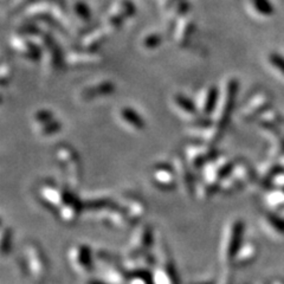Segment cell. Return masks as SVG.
<instances>
[{
	"label": "cell",
	"mask_w": 284,
	"mask_h": 284,
	"mask_svg": "<svg viewBox=\"0 0 284 284\" xmlns=\"http://www.w3.org/2000/svg\"><path fill=\"white\" fill-rule=\"evenodd\" d=\"M153 252L155 255V265L151 270L153 284H179L172 257L161 238H156Z\"/></svg>",
	"instance_id": "cell-1"
},
{
	"label": "cell",
	"mask_w": 284,
	"mask_h": 284,
	"mask_svg": "<svg viewBox=\"0 0 284 284\" xmlns=\"http://www.w3.org/2000/svg\"><path fill=\"white\" fill-rule=\"evenodd\" d=\"M244 231V224L241 219H235L227 224L224 229L222 239L219 243V261L223 265L233 264L235 257L242 246V237Z\"/></svg>",
	"instance_id": "cell-2"
},
{
	"label": "cell",
	"mask_w": 284,
	"mask_h": 284,
	"mask_svg": "<svg viewBox=\"0 0 284 284\" xmlns=\"http://www.w3.org/2000/svg\"><path fill=\"white\" fill-rule=\"evenodd\" d=\"M20 262L27 276L37 282L43 281L49 273L46 256L40 246L33 242H28L24 245Z\"/></svg>",
	"instance_id": "cell-3"
},
{
	"label": "cell",
	"mask_w": 284,
	"mask_h": 284,
	"mask_svg": "<svg viewBox=\"0 0 284 284\" xmlns=\"http://www.w3.org/2000/svg\"><path fill=\"white\" fill-rule=\"evenodd\" d=\"M155 241L153 227L148 224H142L129 237V241L123 251V258H134L151 251Z\"/></svg>",
	"instance_id": "cell-4"
},
{
	"label": "cell",
	"mask_w": 284,
	"mask_h": 284,
	"mask_svg": "<svg viewBox=\"0 0 284 284\" xmlns=\"http://www.w3.org/2000/svg\"><path fill=\"white\" fill-rule=\"evenodd\" d=\"M68 262L76 274L87 276L95 268V254L88 245L75 244L69 249Z\"/></svg>",
	"instance_id": "cell-5"
},
{
	"label": "cell",
	"mask_w": 284,
	"mask_h": 284,
	"mask_svg": "<svg viewBox=\"0 0 284 284\" xmlns=\"http://www.w3.org/2000/svg\"><path fill=\"white\" fill-rule=\"evenodd\" d=\"M62 168L66 172V178L70 179L72 185H77L81 180V167L78 156L71 148L62 147L57 153Z\"/></svg>",
	"instance_id": "cell-6"
},
{
	"label": "cell",
	"mask_w": 284,
	"mask_h": 284,
	"mask_svg": "<svg viewBox=\"0 0 284 284\" xmlns=\"http://www.w3.org/2000/svg\"><path fill=\"white\" fill-rule=\"evenodd\" d=\"M237 91H238V82H237L236 80H231L229 83H227L225 102H224V107H223L222 114H220L219 121H218L217 127L216 129H214L218 137H220V135L223 134L224 128L226 127L227 122H229L230 116H231V113L233 109V104H235Z\"/></svg>",
	"instance_id": "cell-7"
},
{
	"label": "cell",
	"mask_w": 284,
	"mask_h": 284,
	"mask_svg": "<svg viewBox=\"0 0 284 284\" xmlns=\"http://www.w3.org/2000/svg\"><path fill=\"white\" fill-rule=\"evenodd\" d=\"M82 211H84L83 201L80 200L72 193L68 200H66V203L59 208L58 216L63 223L72 224L78 219Z\"/></svg>",
	"instance_id": "cell-8"
},
{
	"label": "cell",
	"mask_w": 284,
	"mask_h": 284,
	"mask_svg": "<svg viewBox=\"0 0 284 284\" xmlns=\"http://www.w3.org/2000/svg\"><path fill=\"white\" fill-rule=\"evenodd\" d=\"M220 153L213 148H201V147H194L189 149V159H191V163L194 168H203L206 166L208 162L216 161Z\"/></svg>",
	"instance_id": "cell-9"
},
{
	"label": "cell",
	"mask_w": 284,
	"mask_h": 284,
	"mask_svg": "<svg viewBox=\"0 0 284 284\" xmlns=\"http://www.w3.org/2000/svg\"><path fill=\"white\" fill-rule=\"evenodd\" d=\"M119 204L125 210L132 224L138 223L146 213V205L143 204V201H141L139 198L133 197V195H126L122 203Z\"/></svg>",
	"instance_id": "cell-10"
},
{
	"label": "cell",
	"mask_w": 284,
	"mask_h": 284,
	"mask_svg": "<svg viewBox=\"0 0 284 284\" xmlns=\"http://www.w3.org/2000/svg\"><path fill=\"white\" fill-rule=\"evenodd\" d=\"M114 91H115V84L110 81H104L96 85H93V87L85 88L82 91V99L87 101L94 100L96 97L108 96V95L113 94Z\"/></svg>",
	"instance_id": "cell-11"
},
{
	"label": "cell",
	"mask_w": 284,
	"mask_h": 284,
	"mask_svg": "<svg viewBox=\"0 0 284 284\" xmlns=\"http://www.w3.org/2000/svg\"><path fill=\"white\" fill-rule=\"evenodd\" d=\"M13 46L17 51L26 57V58L32 59V61H37L42 56V50L39 46L31 40L24 39V38H19V39L13 40Z\"/></svg>",
	"instance_id": "cell-12"
},
{
	"label": "cell",
	"mask_w": 284,
	"mask_h": 284,
	"mask_svg": "<svg viewBox=\"0 0 284 284\" xmlns=\"http://www.w3.org/2000/svg\"><path fill=\"white\" fill-rule=\"evenodd\" d=\"M153 184L162 191H172L175 188L176 181L174 172L170 170H154Z\"/></svg>",
	"instance_id": "cell-13"
},
{
	"label": "cell",
	"mask_w": 284,
	"mask_h": 284,
	"mask_svg": "<svg viewBox=\"0 0 284 284\" xmlns=\"http://www.w3.org/2000/svg\"><path fill=\"white\" fill-rule=\"evenodd\" d=\"M256 255H257V250H256V246L254 244H251V243H243L238 252H237L233 264L238 265V267L246 265L255 260Z\"/></svg>",
	"instance_id": "cell-14"
},
{
	"label": "cell",
	"mask_w": 284,
	"mask_h": 284,
	"mask_svg": "<svg viewBox=\"0 0 284 284\" xmlns=\"http://www.w3.org/2000/svg\"><path fill=\"white\" fill-rule=\"evenodd\" d=\"M120 115H121V118L125 120L129 126L138 129V131H142V129L146 127V122H144L143 118H141L140 114L135 109L131 108V107L122 108L121 112H120Z\"/></svg>",
	"instance_id": "cell-15"
},
{
	"label": "cell",
	"mask_w": 284,
	"mask_h": 284,
	"mask_svg": "<svg viewBox=\"0 0 284 284\" xmlns=\"http://www.w3.org/2000/svg\"><path fill=\"white\" fill-rule=\"evenodd\" d=\"M116 201L113 200L108 197H102V198H96V199H88V200L83 201V207L84 211L88 212H99L101 213L102 211L107 210V208L113 206Z\"/></svg>",
	"instance_id": "cell-16"
},
{
	"label": "cell",
	"mask_w": 284,
	"mask_h": 284,
	"mask_svg": "<svg viewBox=\"0 0 284 284\" xmlns=\"http://www.w3.org/2000/svg\"><path fill=\"white\" fill-rule=\"evenodd\" d=\"M218 100H219V89L216 85H212L207 89L206 97L204 101V107H203V114L205 116L212 115V113L216 110Z\"/></svg>",
	"instance_id": "cell-17"
},
{
	"label": "cell",
	"mask_w": 284,
	"mask_h": 284,
	"mask_svg": "<svg viewBox=\"0 0 284 284\" xmlns=\"http://www.w3.org/2000/svg\"><path fill=\"white\" fill-rule=\"evenodd\" d=\"M106 42V33L102 30H97L91 32L87 38H84L83 47L85 51L95 52L99 47L103 45Z\"/></svg>",
	"instance_id": "cell-18"
},
{
	"label": "cell",
	"mask_w": 284,
	"mask_h": 284,
	"mask_svg": "<svg viewBox=\"0 0 284 284\" xmlns=\"http://www.w3.org/2000/svg\"><path fill=\"white\" fill-rule=\"evenodd\" d=\"M189 8H191V4H189L188 1H186V0H182L181 2H179V4L176 5V7L174 11H173L172 18H170L169 24H168V34H170V32L174 30L179 19H181L182 17H184V15L189 11Z\"/></svg>",
	"instance_id": "cell-19"
},
{
	"label": "cell",
	"mask_w": 284,
	"mask_h": 284,
	"mask_svg": "<svg viewBox=\"0 0 284 284\" xmlns=\"http://www.w3.org/2000/svg\"><path fill=\"white\" fill-rule=\"evenodd\" d=\"M95 52L84 51L83 52H75L71 57H69V63L76 66H84V65H91L96 61V57L94 58Z\"/></svg>",
	"instance_id": "cell-20"
},
{
	"label": "cell",
	"mask_w": 284,
	"mask_h": 284,
	"mask_svg": "<svg viewBox=\"0 0 284 284\" xmlns=\"http://www.w3.org/2000/svg\"><path fill=\"white\" fill-rule=\"evenodd\" d=\"M174 102L180 109L184 110L185 113L191 114V115H197L198 108L195 106V103L192 101L189 97L185 96L182 94H176L174 96Z\"/></svg>",
	"instance_id": "cell-21"
},
{
	"label": "cell",
	"mask_w": 284,
	"mask_h": 284,
	"mask_svg": "<svg viewBox=\"0 0 284 284\" xmlns=\"http://www.w3.org/2000/svg\"><path fill=\"white\" fill-rule=\"evenodd\" d=\"M194 31V23L192 20H185L182 25H180L178 30V40L180 44H185L191 37Z\"/></svg>",
	"instance_id": "cell-22"
},
{
	"label": "cell",
	"mask_w": 284,
	"mask_h": 284,
	"mask_svg": "<svg viewBox=\"0 0 284 284\" xmlns=\"http://www.w3.org/2000/svg\"><path fill=\"white\" fill-rule=\"evenodd\" d=\"M12 241H13V233L8 227H4L1 233V254L2 256L7 255V252L12 249Z\"/></svg>",
	"instance_id": "cell-23"
},
{
	"label": "cell",
	"mask_w": 284,
	"mask_h": 284,
	"mask_svg": "<svg viewBox=\"0 0 284 284\" xmlns=\"http://www.w3.org/2000/svg\"><path fill=\"white\" fill-rule=\"evenodd\" d=\"M75 13L80 17L83 21H89L91 19V11L88 4L83 1H77L74 6Z\"/></svg>",
	"instance_id": "cell-24"
},
{
	"label": "cell",
	"mask_w": 284,
	"mask_h": 284,
	"mask_svg": "<svg viewBox=\"0 0 284 284\" xmlns=\"http://www.w3.org/2000/svg\"><path fill=\"white\" fill-rule=\"evenodd\" d=\"M126 19H128V18L126 17V14L123 13L121 9L118 7L115 9V11H113L112 13L109 14L108 24L114 28H118V27L121 26V25L123 24V21H125Z\"/></svg>",
	"instance_id": "cell-25"
},
{
	"label": "cell",
	"mask_w": 284,
	"mask_h": 284,
	"mask_svg": "<svg viewBox=\"0 0 284 284\" xmlns=\"http://www.w3.org/2000/svg\"><path fill=\"white\" fill-rule=\"evenodd\" d=\"M251 2L258 13L263 15H270L274 13L273 6L268 0H251Z\"/></svg>",
	"instance_id": "cell-26"
},
{
	"label": "cell",
	"mask_w": 284,
	"mask_h": 284,
	"mask_svg": "<svg viewBox=\"0 0 284 284\" xmlns=\"http://www.w3.org/2000/svg\"><path fill=\"white\" fill-rule=\"evenodd\" d=\"M62 129V123L61 121H58V120H55L53 119L52 121L45 123V125H42V128H40V133H42V135H52V134H56V133H58L59 131Z\"/></svg>",
	"instance_id": "cell-27"
},
{
	"label": "cell",
	"mask_w": 284,
	"mask_h": 284,
	"mask_svg": "<svg viewBox=\"0 0 284 284\" xmlns=\"http://www.w3.org/2000/svg\"><path fill=\"white\" fill-rule=\"evenodd\" d=\"M18 34H20L21 37H33V36H43L42 30L39 27L36 26L34 24H26L24 26L19 27Z\"/></svg>",
	"instance_id": "cell-28"
},
{
	"label": "cell",
	"mask_w": 284,
	"mask_h": 284,
	"mask_svg": "<svg viewBox=\"0 0 284 284\" xmlns=\"http://www.w3.org/2000/svg\"><path fill=\"white\" fill-rule=\"evenodd\" d=\"M163 38L161 34L159 33H150L148 34V36L144 38L143 40V46L146 47L148 50H153V49H156L157 46L161 45V43H162Z\"/></svg>",
	"instance_id": "cell-29"
},
{
	"label": "cell",
	"mask_w": 284,
	"mask_h": 284,
	"mask_svg": "<svg viewBox=\"0 0 284 284\" xmlns=\"http://www.w3.org/2000/svg\"><path fill=\"white\" fill-rule=\"evenodd\" d=\"M118 7L121 9L127 18H131L137 13V7H135V4L133 1H131V0H121V1L119 2Z\"/></svg>",
	"instance_id": "cell-30"
},
{
	"label": "cell",
	"mask_w": 284,
	"mask_h": 284,
	"mask_svg": "<svg viewBox=\"0 0 284 284\" xmlns=\"http://www.w3.org/2000/svg\"><path fill=\"white\" fill-rule=\"evenodd\" d=\"M128 284H153L151 274H137L129 277Z\"/></svg>",
	"instance_id": "cell-31"
},
{
	"label": "cell",
	"mask_w": 284,
	"mask_h": 284,
	"mask_svg": "<svg viewBox=\"0 0 284 284\" xmlns=\"http://www.w3.org/2000/svg\"><path fill=\"white\" fill-rule=\"evenodd\" d=\"M34 120L40 125H45V123L52 121L53 120V113L51 110L47 109H40L34 114Z\"/></svg>",
	"instance_id": "cell-32"
},
{
	"label": "cell",
	"mask_w": 284,
	"mask_h": 284,
	"mask_svg": "<svg viewBox=\"0 0 284 284\" xmlns=\"http://www.w3.org/2000/svg\"><path fill=\"white\" fill-rule=\"evenodd\" d=\"M270 62L276 66L279 70H281L282 72H284V59L281 57L280 55H276V53H273L270 56Z\"/></svg>",
	"instance_id": "cell-33"
},
{
	"label": "cell",
	"mask_w": 284,
	"mask_h": 284,
	"mask_svg": "<svg viewBox=\"0 0 284 284\" xmlns=\"http://www.w3.org/2000/svg\"><path fill=\"white\" fill-rule=\"evenodd\" d=\"M216 284H232V276L229 271H224V273L218 277Z\"/></svg>",
	"instance_id": "cell-34"
},
{
	"label": "cell",
	"mask_w": 284,
	"mask_h": 284,
	"mask_svg": "<svg viewBox=\"0 0 284 284\" xmlns=\"http://www.w3.org/2000/svg\"><path fill=\"white\" fill-rule=\"evenodd\" d=\"M154 170H170V172H174L173 167L169 165L168 162H159L154 166Z\"/></svg>",
	"instance_id": "cell-35"
},
{
	"label": "cell",
	"mask_w": 284,
	"mask_h": 284,
	"mask_svg": "<svg viewBox=\"0 0 284 284\" xmlns=\"http://www.w3.org/2000/svg\"><path fill=\"white\" fill-rule=\"evenodd\" d=\"M182 0H166V4H165V8L169 9L172 8L173 6H176L179 4V2H181Z\"/></svg>",
	"instance_id": "cell-36"
},
{
	"label": "cell",
	"mask_w": 284,
	"mask_h": 284,
	"mask_svg": "<svg viewBox=\"0 0 284 284\" xmlns=\"http://www.w3.org/2000/svg\"><path fill=\"white\" fill-rule=\"evenodd\" d=\"M83 284H108V283H106L104 281L102 280H87V281H84Z\"/></svg>",
	"instance_id": "cell-37"
}]
</instances>
